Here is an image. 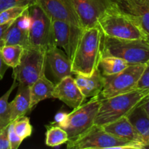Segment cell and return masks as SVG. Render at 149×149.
Wrapping results in <instances>:
<instances>
[{"mask_svg": "<svg viewBox=\"0 0 149 149\" xmlns=\"http://www.w3.org/2000/svg\"><path fill=\"white\" fill-rule=\"evenodd\" d=\"M103 33L97 26L83 29L71 58L73 74L90 77L98 68L101 58Z\"/></svg>", "mask_w": 149, "mask_h": 149, "instance_id": "cell-1", "label": "cell"}, {"mask_svg": "<svg viewBox=\"0 0 149 149\" xmlns=\"http://www.w3.org/2000/svg\"><path fill=\"white\" fill-rule=\"evenodd\" d=\"M148 95L149 89H135L109 98H101L94 125L103 126L127 116Z\"/></svg>", "mask_w": 149, "mask_h": 149, "instance_id": "cell-2", "label": "cell"}, {"mask_svg": "<svg viewBox=\"0 0 149 149\" xmlns=\"http://www.w3.org/2000/svg\"><path fill=\"white\" fill-rule=\"evenodd\" d=\"M116 57L130 65L149 62V42L143 39H121L102 36L101 58Z\"/></svg>", "mask_w": 149, "mask_h": 149, "instance_id": "cell-3", "label": "cell"}, {"mask_svg": "<svg viewBox=\"0 0 149 149\" xmlns=\"http://www.w3.org/2000/svg\"><path fill=\"white\" fill-rule=\"evenodd\" d=\"M97 26L104 36L121 39H143L145 36L133 20L115 3L102 14Z\"/></svg>", "mask_w": 149, "mask_h": 149, "instance_id": "cell-4", "label": "cell"}, {"mask_svg": "<svg viewBox=\"0 0 149 149\" xmlns=\"http://www.w3.org/2000/svg\"><path fill=\"white\" fill-rule=\"evenodd\" d=\"M69 149H143L142 144L119 139L103 130L101 126L93 125L77 139L67 142Z\"/></svg>", "mask_w": 149, "mask_h": 149, "instance_id": "cell-5", "label": "cell"}, {"mask_svg": "<svg viewBox=\"0 0 149 149\" xmlns=\"http://www.w3.org/2000/svg\"><path fill=\"white\" fill-rule=\"evenodd\" d=\"M100 100V95L91 97L88 102L82 103L71 113H68L65 120L58 125L67 132L68 141L77 139L94 125Z\"/></svg>", "mask_w": 149, "mask_h": 149, "instance_id": "cell-6", "label": "cell"}, {"mask_svg": "<svg viewBox=\"0 0 149 149\" xmlns=\"http://www.w3.org/2000/svg\"><path fill=\"white\" fill-rule=\"evenodd\" d=\"M46 71V50L28 46L24 48L20 64L13 68V77L20 84L31 86Z\"/></svg>", "mask_w": 149, "mask_h": 149, "instance_id": "cell-7", "label": "cell"}, {"mask_svg": "<svg viewBox=\"0 0 149 149\" xmlns=\"http://www.w3.org/2000/svg\"><path fill=\"white\" fill-rule=\"evenodd\" d=\"M146 65H129L117 74L103 76L104 86L100 94V98H109L135 90Z\"/></svg>", "mask_w": 149, "mask_h": 149, "instance_id": "cell-8", "label": "cell"}, {"mask_svg": "<svg viewBox=\"0 0 149 149\" xmlns=\"http://www.w3.org/2000/svg\"><path fill=\"white\" fill-rule=\"evenodd\" d=\"M31 25L29 31V46L47 50L52 45V20L37 2L29 6Z\"/></svg>", "mask_w": 149, "mask_h": 149, "instance_id": "cell-9", "label": "cell"}, {"mask_svg": "<svg viewBox=\"0 0 149 149\" xmlns=\"http://www.w3.org/2000/svg\"><path fill=\"white\" fill-rule=\"evenodd\" d=\"M83 28L62 20H52V45L62 48L71 60L78 45Z\"/></svg>", "mask_w": 149, "mask_h": 149, "instance_id": "cell-10", "label": "cell"}, {"mask_svg": "<svg viewBox=\"0 0 149 149\" xmlns=\"http://www.w3.org/2000/svg\"><path fill=\"white\" fill-rule=\"evenodd\" d=\"M83 29L97 26L98 19L114 0H72Z\"/></svg>", "mask_w": 149, "mask_h": 149, "instance_id": "cell-11", "label": "cell"}, {"mask_svg": "<svg viewBox=\"0 0 149 149\" xmlns=\"http://www.w3.org/2000/svg\"><path fill=\"white\" fill-rule=\"evenodd\" d=\"M37 3L52 20H62L81 27L72 0H38Z\"/></svg>", "mask_w": 149, "mask_h": 149, "instance_id": "cell-12", "label": "cell"}, {"mask_svg": "<svg viewBox=\"0 0 149 149\" xmlns=\"http://www.w3.org/2000/svg\"><path fill=\"white\" fill-rule=\"evenodd\" d=\"M121 10L138 26L149 42V4L144 0H114Z\"/></svg>", "mask_w": 149, "mask_h": 149, "instance_id": "cell-13", "label": "cell"}, {"mask_svg": "<svg viewBox=\"0 0 149 149\" xmlns=\"http://www.w3.org/2000/svg\"><path fill=\"white\" fill-rule=\"evenodd\" d=\"M57 84L65 77L73 74L71 70V60L59 47L51 45L46 50V69Z\"/></svg>", "mask_w": 149, "mask_h": 149, "instance_id": "cell-14", "label": "cell"}, {"mask_svg": "<svg viewBox=\"0 0 149 149\" xmlns=\"http://www.w3.org/2000/svg\"><path fill=\"white\" fill-rule=\"evenodd\" d=\"M52 97L61 100L68 107L75 109L84 103L85 97L77 87L71 76L65 77L55 84Z\"/></svg>", "mask_w": 149, "mask_h": 149, "instance_id": "cell-15", "label": "cell"}, {"mask_svg": "<svg viewBox=\"0 0 149 149\" xmlns=\"http://www.w3.org/2000/svg\"><path fill=\"white\" fill-rule=\"evenodd\" d=\"M101 127L105 131L119 139L142 144L146 148L143 139L137 133L126 116Z\"/></svg>", "mask_w": 149, "mask_h": 149, "instance_id": "cell-16", "label": "cell"}, {"mask_svg": "<svg viewBox=\"0 0 149 149\" xmlns=\"http://www.w3.org/2000/svg\"><path fill=\"white\" fill-rule=\"evenodd\" d=\"M74 81L85 98L100 95L104 86V77L98 68L90 77L76 74Z\"/></svg>", "mask_w": 149, "mask_h": 149, "instance_id": "cell-17", "label": "cell"}, {"mask_svg": "<svg viewBox=\"0 0 149 149\" xmlns=\"http://www.w3.org/2000/svg\"><path fill=\"white\" fill-rule=\"evenodd\" d=\"M30 86L18 83V89L15 98L9 103L10 121L25 116L30 111Z\"/></svg>", "mask_w": 149, "mask_h": 149, "instance_id": "cell-18", "label": "cell"}, {"mask_svg": "<svg viewBox=\"0 0 149 149\" xmlns=\"http://www.w3.org/2000/svg\"><path fill=\"white\" fill-rule=\"evenodd\" d=\"M55 84L47 77L46 74L42 75L39 79L30 86L31 103L30 111L41 101L52 97V92Z\"/></svg>", "mask_w": 149, "mask_h": 149, "instance_id": "cell-19", "label": "cell"}, {"mask_svg": "<svg viewBox=\"0 0 149 149\" xmlns=\"http://www.w3.org/2000/svg\"><path fill=\"white\" fill-rule=\"evenodd\" d=\"M126 116L137 133L142 138L146 146V140L149 135V116L148 113L139 103L130 111Z\"/></svg>", "mask_w": 149, "mask_h": 149, "instance_id": "cell-20", "label": "cell"}, {"mask_svg": "<svg viewBox=\"0 0 149 149\" xmlns=\"http://www.w3.org/2000/svg\"><path fill=\"white\" fill-rule=\"evenodd\" d=\"M4 45H21L26 48L29 46V31L22 28L17 20L12 23L4 37Z\"/></svg>", "mask_w": 149, "mask_h": 149, "instance_id": "cell-21", "label": "cell"}, {"mask_svg": "<svg viewBox=\"0 0 149 149\" xmlns=\"http://www.w3.org/2000/svg\"><path fill=\"white\" fill-rule=\"evenodd\" d=\"M129 65L127 62L121 58L108 56L100 58L98 68L103 76H109L123 71Z\"/></svg>", "mask_w": 149, "mask_h": 149, "instance_id": "cell-22", "label": "cell"}, {"mask_svg": "<svg viewBox=\"0 0 149 149\" xmlns=\"http://www.w3.org/2000/svg\"><path fill=\"white\" fill-rule=\"evenodd\" d=\"M24 47L21 45H4L1 48V54L4 63L15 68L20 64Z\"/></svg>", "mask_w": 149, "mask_h": 149, "instance_id": "cell-23", "label": "cell"}, {"mask_svg": "<svg viewBox=\"0 0 149 149\" xmlns=\"http://www.w3.org/2000/svg\"><path fill=\"white\" fill-rule=\"evenodd\" d=\"M45 144L49 147H57L68 141L67 132L61 127L55 125H47Z\"/></svg>", "mask_w": 149, "mask_h": 149, "instance_id": "cell-24", "label": "cell"}, {"mask_svg": "<svg viewBox=\"0 0 149 149\" xmlns=\"http://www.w3.org/2000/svg\"><path fill=\"white\" fill-rule=\"evenodd\" d=\"M18 85V82L15 79L13 80V82L10 88L0 97V132L8 126L11 122L10 121V107H9V97L12 92Z\"/></svg>", "mask_w": 149, "mask_h": 149, "instance_id": "cell-25", "label": "cell"}, {"mask_svg": "<svg viewBox=\"0 0 149 149\" xmlns=\"http://www.w3.org/2000/svg\"><path fill=\"white\" fill-rule=\"evenodd\" d=\"M13 122L15 132L23 141L31 135L33 127L31 125L29 117L23 116L13 121Z\"/></svg>", "mask_w": 149, "mask_h": 149, "instance_id": "cell-26", "label": "cell"}, {"mask_svg": "<svg viewBox=\"0 0 149 149\" xmlns=\"http://www.w3.org/2000/svg\"><path fill=\"white\" fill-rule=\"evenodd\" d=\"M29 6L23 7H13L5 9L0 12V25L13 21L21 15L23 12L28 9Z\"/></svg>", "mask_w": 149, "mask_h": 149, "instance_id": "cell-27", "label": "cell"}, {"mask_svg": "<svg viewBox=\"0 0 149 149\" xmlns=\"http://www.w3.org/2000/svg\"><path fill=\"white\" fill-rule=\"evenodd\" d=\"M38 0H0V12L13 7L31 6L37 2Z\"/></svg>", "mask_w": 149, "mask_h": 149, "instance_id": "cell-28", "label": "cell"}, {"mask_svg": "<svg viewBox=\"0 0 149 149\" xmlns=\"http://www.w3.org/2000/svg\"><path fill=\"white\" fill-rule=\"evenodd\" d=\"M8 138L10 149H17L23 142V140L19 138L15 132L13 122H10L8 125Z\"/></svg>", "mask_w": 149, "mask_h": 149, "instance_id": "cell-29", "label": "cell"}, {"mask_svg": "<svg viewBox=\"0 0 149 149\" xmlns=\"http://www.w3.org/2000/svg\"><path fill=\"white\" fill-rule=\"evenodd\" d=\"M135 89H149V62L146 65Z\"/></svg>", "mask_w": 149, "mask_h": 149, "instance_id": "cell-30", "label": "cell"}, {"mask_svg": "<svg viewBox=\"0 0 149 149\" xmlns=\"http://www.w3.org/2000/svg\"><path fill=\"white\" fill-rule=\"evenodd\" d=\"M0 149H10L8 138V126L0 132Z\"/></svg>", "mask_w": 149, "mask_h": 149, "instance_id": "cell-31", "label": "cell"}, {"mask_svg": "<svg viewBox=\"0 0 149 149\" xmlns=\"http://www.w3.org/2000/svg\"><path fill=\"white\" fill-rule=\"evenodd\" d=\"M13 21H14V20H13ZM13 21L9 22V23H4V24L0 25V48H1L4 45V35H5L6 31H7L8 28L10 27V26L12 24V23H13Z\"/></svg>", "mask_w": 149, "mask_h": 149, "instance_id": "cell-32", "label": "cell"}, {"mask_svg": "<svg viewBox=\"0 0 149 149\" xmlns=\"http://www.w3.org/2000/svg\"><path fill=\"white\" fill-rule=\"evenodd\" d=\"M8 68L9 67L4 63V61H3L1 54V48H0V80L2 79L4 76V74H5Z\"/></svg>", "mask_w": 149, "mask_h": 149, "instance_id": "cell-33", "label": "cell"}, {"mask_svg": "<svg viewBox=\"0 0 149 149\" xmlns=\"http://www.w3.org/2000/svg\"><path fill=\"white\" fill-rule=\"evenodd\" d=\"M140 104L142 106V107L143 108L144 110L146 111V113H148L149 116V95L147 96L146 98H144L143 100L140 103Z\"/></svg>", "mask_w": 149, "mask_h": 149, "instance_id": "cell-34", "label": "cell"}, {"mask_svg": "<svg viewBox=\"0 0 149 149\" xmlns=\"http://www.w3.org/2000/svg\"><path fill=\"white\" fill-rule=\"evenodd\" d=\"M146 148H149V135L147 137L146 140Z\"/></svg>", "mask_w": 149, "mask_h": 149, "instance_id": "cell-35", "label": "cell"}, {"mask_svg": "<svg viewBox=\"0 0 149 149\" xmlns=\"http://www.w3.org/2000/svg\"><path fill=\"white\" fill-rule=\"evenodd\" d=\"M144 1H146V2H148V4H149V0H144Z\"/></svg>", "mask_w": 149, "mask_h": 149, "instance_id": "cell-36", "label": "cell"}]
</instances>
